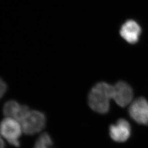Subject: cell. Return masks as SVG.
Listing matches in <instances>:
<instances>
[{
    "instance_id": "1",
    "label": "cell",
    "mask_w": 148,
    "mask_h": 148,
    "mask_svg": "<svg viewBox=\"0 0 148 148\" xmlns=\"http://www.w3.org/2000/svg\"><path fill=\"white\" fill-rule=\"evenodd\" d=\"M113 87L106 82H100L95 86L88 96L90 108L94 111L106 114L110 108V101L112 99Z\"/></svg>"
},
{
    "instance_id": "2",
    "label": "cell",
    "mask_w": 148,
    "mask_h": 148,
    "mask_svg": "<svg viewBox=\"0 0 148 148\" xmlns=\"http://www.w3.org/2000/svg\"><path fill=\"white\" fill-rule=\"evenodd\" d=\"M22 130L27 135H34L45 127L46 117L41 111L29 110L21 122Z\"/></svg>"
},
{
    "instance_id": "3",
    "label": "cell",
    "mask_w": 148,
    "mask_h": 148,
    "mask_svg": "<svg viewBox=\"0 0 148 148\" xmlns=\"http://www.w3.org/2000/svg\"><path fill=\"white\" fill-rule=\"evenodd\" d=\"M22 128L18 121L11 117H6L1 123L0 131L2 136L13 146L19 147V138L21 134Z\"/></svg>"
},
{
    "instance_id": "4",
    "label": "cell",
    "mask_w": 148,
    "mask_h": 148,
    "mask_svg": "<svg viewBox=\"0 0 148 148\" xmlns=\"http://www.w3.org/2000/svg\"><path fill=\"white\" fill-rule=\"evenodd\" d=\"M112 99L121 107L130 104L133 99V92L132 87L125 82L120 81L112 86Z\"/></svg>"
},
{
    "instance_id": "5",
    "label": "cell",
    "mask_w": 148,
    "mask_h": 148,
    "mask_svg": "<svg viewBox=\"0 0 148 148\" xmlns=\"http://www.w3.org/2000/svg\"><path fill=\"white\" fill-rule=\"evenodd\" d=\"M130 116L138 123L148 125V101L143 97L133 101L129 108Z\"/></svg>"
},
{
    "instance_id": "6",
    "label": "cell",
    "mask_w": 148,
    "mask_h": 148,
    "mask_svg": "<svg viewBox=\"0 0 148 148\" xmlns=\"http://www.w3.org/2000/svg\"><path fill=\"white\" fill-rule=\"evenodd\" d=\"M131 128L127 120L120 119L116 124L111 125L109 128L110 136L112 140L117 142H124L131 136Z\"/></svg>"
},
{
    "instance_id": "7",
    "label": "cell",
    "mask_w": 148,
    "mask_h": 148,
    "mask_svg": "<svg viewBox=\"0 0 148 148\" xmlns=\"http://www.w3.org/2000/svg\"><path fill=\"white\" fill-rule=\"evenodd\" d=\"M29 111V107L26 105H21L15 101H9L5 104L3 112L7 117H11L20 122Z\"/></svg>"
},
{
    "instance_id": "8",
    "label": "cell",
    "mask_w": 148,
    "mask_h": 148,
    "mask_svg": "<svg viewBox=\"0 0 148 148\" xmlns=\"http://www.w3.org/2000/svg\"><path fill=\"white\" fill-rule=\"evenodd\" d=\"M141 34V28L137 22L132 20L126 21L121 27L120 35L130 43L138 42Z\"/></svg>"
},
{
    "instance_id": "9",
    "label": "cell",
    "mask_w": 148,
    "mask_h": 148,
    "mask_svg": "<svg viewBox=\"0 0 148 148\" xmlns=\"http://www.w3.org/2000/svg\"><path fill=\"white\" fill-rule=\"evenodd\" d=\"M53 144L51 136L47 133H43L37 138L33 148H51Z\"/></svg>"
},
{
    "instance_id": "10",
    "label": "cell",
    "mask_w": 148,
    "mask_h": 148,
    "mask_svg": "<svg viewBox=\"0 0 148 148\" xmlns=\"http://www.w3.org/2000/svg\"><path fill=\"white\" fill-rule=\"evenodd\" d=\"M7 90V86L5 82L3 81V79L0 78V99L2 98V97L5 94Z\"/></svg>"
},
{
    "instance_id": "11",
    "label": "cell",
    "mask_w": 148,
    "mask_h": 148,
    "mask_svg": "<svg viewBox=\"0 0 148 148\" xmlns=\"http://www.w3.org/2000/svg\"><path fill=\"white\" fill-rule=\"evenodd\" d=\"M0 148H5V143L1 138H0Z\"/></svg>"
},
{
    "instance_id": "12",
    "label": "cell",
    "mask_w": 148,
    "mask_h": 148,
    "mask_svg": "<svg viewBox=\"0 0 148 148\" xmlns=\"http://www.w3.org/2000/svg\"><path fill=\"white\" fill-rule=\"evenodd\" d=\"M0 134H1V131H0Z\"/></svg>"
}]
</instances>
